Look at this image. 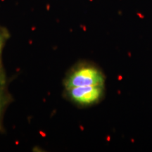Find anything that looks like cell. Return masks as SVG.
Wrapping results in <instances>:
<instances>
[{"label":"cell","mask_w":152,"mask_h":152,"mask_svg":"<svg viewBox=\"0 0 152 152\" xmlns=\"http://www.w3.org/2000/svg\"><path fill=\"white\" fill-rule=\"evenodd\" d=\"M106 77L97 66L85 61L77 62L66 73L64 89L77 87L105 85Z\"/></svg>","instance_id":"6da1fadb"},{"label":"cell","mask_w":152,"mask_h":152,"mask_svg":"<svg viewBox=\"0 0 152 152\" xmlns=\"http://www.w3.org/2000/svg\"><path fill=\"white\" fill-rule=\"evenodd\" d=\"M105 85L77 87L64 89L66 99L80 108L88 107L98 104L104 95Z\"/></svg>","instance_id":"7a4b0ae2"},{"label":"cell","mask_w":152,"mask_h":152,"mask_svg":"<svg viewBox=\"0 0 152 152\" xmlns=\"http://www.w3.org/2000/svg\"><path fill=\"white\" fill-rule=\"evenodd\" d=\"M13 98L6 86V82L0 80V132H3L4 113Z\"/></svg>","instance_id":"3957f363"},{"label":"cell","mask_w":152,"mask_h":152,"mask_svg":"<svg viewBox=\"0 0 152 152\" xmlns=\"http://www.w3.org/2000/svg\"><path fill=\"white\" fill-rule=\"evenodd\" d=\"M10 37L8 30L0 26V80L6 81V74L2 63V52L7 41Z\"/></svg>","instance_id":"277c9868"}]
</instances>
